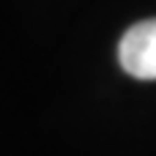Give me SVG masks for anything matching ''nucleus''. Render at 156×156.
<instances>
[{
    "instance_id": "f257e3e1",
    "label": "nucleus",
    "mask_w": 156,
    "mask_h": 156,
    "mask_svg": "<svg viewBox=\"0 0 156 156\" xmlns=\"http://www.w3.org/2000/svg\"><path fill=\"white\" fill-rule=\"evenodd\" d=\"M118 60L129 77L156 80V19H143L123 33Z\"/></svg>"
}]
</instances>
